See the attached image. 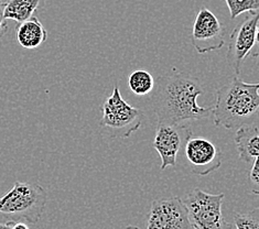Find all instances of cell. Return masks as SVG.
Instances as JSON below:
<instances>
[{
	"label": "cell",
	"mask_w": 259,
	"mask_h": 229,
	"mask_svg": "<svg viewBox=\"0 0 259 229\" xmlns=\"http://www.w3.org/2000/svg\"><path fill=\"white\" fill-rule=\"evenodd\" d=\"M250 55L252 58H257L259 55V23L257 26V30H256V40H255V45L252 48V50L250 52Z\"/></svg>",
	"instance_id": "19"
},
{
	"label": "cell",
	"mask_w": 259,
	"mask_h": 229,
	"mask_svg": "<svg viewBox=\"0 0 259 229\" xmlns=\"http://www.w3.org/2000/svg\"><path fill=\"white\" fill-rule=\"evenodd\" d=\"M256 59H257V60H258V63H259V55H258V57H257V58H256Z\"/></svg>",
	"instance_id": "23"
},
{
	"label": "cell",
	"mask_w": 259,
	"mask_h": 229,
	"mask_svg": "<svg viewBox=\"0 0 259 229\" xmlns=\"http://www.w3.org/2000/svg\"><path fill=\"white\" fill-rule=\"evenodd\" d=\"M234 225L236 229H259V207L247 213L235 214Z\"/></svg>",
	"instance_id": "16"
},
{
	"label": "cell",
	"mask_w": 259,
	"mask_h": 229,
	"mask_svg": "<svg viewBox=\"0 0 259 229\" xmlns=\"http://www.w3.org/2000/svg\"><path fill=\"white\" fill-rule=\"evenodd\" d=\"M155 78L146 70H136L128 78V86L135 95L146 96L155 88Z\"/></svg>",
	"instance_id": "14"
},
{
	"label": "cell",
	"mask_w": 259,
	"mask_h": 229,
	"mask_svg": "<svg viewBox=\"0 0 259 229\" xmlns=\"http://www.w3.org/2000/svg\"><path fill=\"white\" fill-rule=\"evenodd\" d=\"M102 113L101 127L106 129L113 137L128 138L143 125V111L122 98L117 85L114 86L112 95L104 102Z\"/></svg>",
	"instance_id": "4"
},
{
	"label": "cell",
	"mask_w": 259,
	"mask_h": 229,
	"mask_svg": "<svg viewBox=\"0 0 259 229\" xmlns=\"http://www.w3.org/2000/svg\"><path fill=\"white\" fill-rule=\"evenodd\" d=\"M259 23V12H251L234 28L230 35L227 49V62L236 75L242 71L244 61L255 45L256 30Z\"/></svg>",
	"instance_id": "7"
},
{
	"label": "cell",
	"mask_w": 259,
	"mask_h": 229,
	"mask_svg": "<svg viewBox=\"0 0 259 229\" xmlns=\"http://www.w3.org/2000/svg\"><path fill=\"white\" fill-rule=\"evenodd\" d=\"M184 154L191 172L205 176L222 165V152L213 141L204 137H195L191 132L184 141Z\"/></svg>",
	"instance_id": "6"
},
{
	"label": "cell",
	"mask_w": 259,
	"mask_h": 229,
	"mask_svg": "<svg viewBox=\"0 0 259 229\" xmlns=\"http://www.w3.org/2000/svg\"><path fill=\"white\" fill-rule=\"evenodd\" d=\"M258 109L259 83H246L235 76L217 90L212 115L215 126L232 129L249 119Z\"/></svg>",
	"instance_id": "2"
},
{
	"label": "cell",
	"mask_w": 259,
	"mask_h": 229,
	"mask_svg": "<svg viewBox=\"0 0 259 229\" xmlns=\"http://www.w3.org/2000/svg\"><path fill=\"white\" fill-rule=\"evenodd\" d=\"M204 88L199 78L174 70L159 76L152 90V106L158 125H180L188 120L204 119L212 115V106L197 104Z\"/></svg>",
	"instance_id": "1"
},
{
	"label": "cell",
	"mask_w": 259,
	"mask_h": 229,
	"mask_svg": "<svg viewBox=\"0 0 259 229\" xmlns=\"http://www.w3.org/2000/svg\"><path fill=\"white\" fill-rule=\"evenodd\" d=\"M48 39V31L43 27L38 17L33 16L30 19L18 23L16 28V40L18 44L28 50L41 47Z\"/></svg>",
	"instance_id": "11"
},
{
	"label": "cell",
	"mask_w": 259,
	"mask_h": 229,
	"mask_svg": "<svg viewBox=\"0 0 259 229\" xmlns=\"http://www.w3.org/2000/svg\"><path fill=\"white\" fill-rule=\"evenodd\" d=\"M11 229H29V226L23 221H14Z\"/></svg>",
	"instance_id": "20"
},
{
	"label": "cell",
	"mask_w": 259,
	"mask_h": 229,
	"mask_svg": "<svg viewBox=\"0 0 259 229\" xmlns=\"http://www.w3.org/2000/svg\"><path fill=\"white\" fill-rule=\"evenodd\" d=\"M239 159L248 163L259 157V128L255 126H243L238 128L235 138Z\"/></svg>",
	"instance_id": "12"
},
{
	"label": "cell",
	"mask_w": 259,
	"mask_h": 229,
	"mask_svg": "<svg viewBox=\"0 0 259 229\" xmlns=\"http://www.w3.org/2000/svg\"><path fill=\"white\" fill-rule=\"evenodd\" d=\"M48 194L41 185L15 182L14 187L0 197V214L8 221L38 222L47 206Z\"/></svg>",
	"instance_id": "3"
},
{
	"label": "cell",
	"mask_w": 259,
	"mask_h": 229,
	"mask_svg": "<svg viewBox=\"0 0 259 229\" xmlns=\"http://www.w3.org/2000/svg\"><path fill=\"white\" fill-rule=\"evenodd\" d=\"M125 229H140L138 226H127Z\"/></svg>",
	"instance_id": "22"
},
{
	"label": "cell",
	"mask_w": 259,
	"mask_h": 229,
	"mask_svg": "<svg viewBox=\"0 0 259 229\" xmlns=\"http://www.w3.org/2000/svg\"><path fill=\"white\" fill-rule=\"evenodd\" d=\"M146 229H194L180 197L158 199L151 204Z\"/></svg>",
	"instance_id": "9"
},
{
	"label": "cell",
	"mask_w": 259,
	"mask_h": 229,
	"mask_svg": "<svg viewBox=\"0 0 259 229\" xmlns=\"http://www.w3.org/2000/svg\"><path fill=\"white\" fill-rule=\"evenodd\" d=\"M46 3L47 0H8L5 4V18L21 23L32 18Z\"/></svg>",
	"instance_id": "13"
},
{
	"label": "cell",
	"mask_w": 259,
	"mask_h": 229,
	"mask_svg": "<svg viewBox=\"0 0 259 229\" xmlns=\"http://www.w3.org/2000/svg\"><path fill=\"white\" fill-rule=\"evenodd\" d=\"M223 193L211 194L194 189L182 200L194 229H233L223 215Z\"/></svg>",
	"instance_id": "5"
},
{
	"label": "cell",
	"mask_w": 259,
	"mask_h": 229,
	"mask_svg": "<svg viewBox=\"0 0 259 229\" xmlns=\"http://www.w3.org/2000/svg\"><path fill=\"white\" fill-rule=\"evenodd\" d=\"M12 222L14 221H7V222H5V224H0V229H11Z\"/></svg>",
	"instance_id": "21"
},
{
	"label": "cell",
	"mask_w": 259,
	"mask_h": 229,
	"mask_svg": "<svg viewBox=\"0 0 259 229\" xmlns=\"http://www.w3.org/2000/svg\"><path fill=\"white\" fill-rule=\"evenodd\" d=\"M230 10L232 19H235L245 12H257L259 10V0H225Z\"/></svg>",
	"instance_id": "15"
},
{
	"label": "cell",
	"mask_w": 259,
	"mask_h": 229,
	"mask_svg": "<svg viewBox=\"0 0 259 229\" xmlns=\"http://www.w3.org/2000/svg\"><path fill=\"white\" fill-rule=\"evenodd\" d=\"M225 27L211 10L202 7L195 16L192 35L193 48L199 54L218 51L225 43Z\"/></svg>",
	"instance_id": "8"
},
{
	"label": "cell",
	"mask_w": 259,
	"mask_h": 229,
	"mask_svg": "<svg viewBox=\"0 0 259 229\" xmlns=\"http://www.w3.org/2000/svg\"><path fill=\"white\" fill-rule=\"evenodd\" d=\"M248 181L250 183V191L252 194L259 195V157L255 158L248 174Z\"/></svg>",
	"instance_id": "17"
},
{
	"label": "cell",
	"mask_w": 259,
	"mask_h": 229,
	"mask_svg": "<svg viewBox=\"0 0 259 229\" xmlns=\"http://www.w3.org/2000/svg\"><path fill=\"white\" fill-rule=\"evenodd\" d=\"M192 130L182 125H158L152 146L161 159V170L177 166L181 148Z\"/></svg>",
	"instance_id": "10"
},
{
	"label": "cell",
	"mask_w": 259,
	"mask_h": 229,
	"mask_svg": "<svg viewBox=\"0 0 259 229\" xmlns=\"http://www.w3.org/2000/svg\"><path fill=\"white\" fill-rule=\"evenodd\" d=\"M5 4L3 0H0V40H2L5 34L8 31V22L5 18Z\"/></svg>",
	"instance_id": "18"
}]
</instances>
